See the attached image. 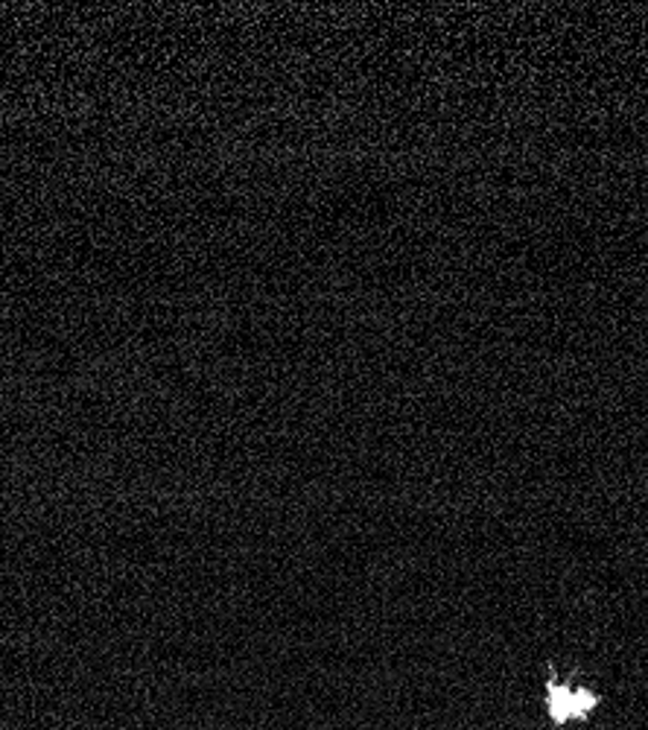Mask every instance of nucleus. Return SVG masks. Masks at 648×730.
<instances>
[{"label": "nucleus", "mask_w": 648, "mask_h": 730, "mask_svg": "<svg viewBox=\"0 0 648 730\" xmlns=\"http://www.w3.org/2000/svg\"><path fill=\"white\" fill-rule=\"evenodd\" d=\"M596 705V696H590L587 690H576L573 683H549L546 690V707H549V716H553L555 724H569L576 719H585L587 713Z\"/></svg>", "instance_id": "obj_1"}]
</instances>
